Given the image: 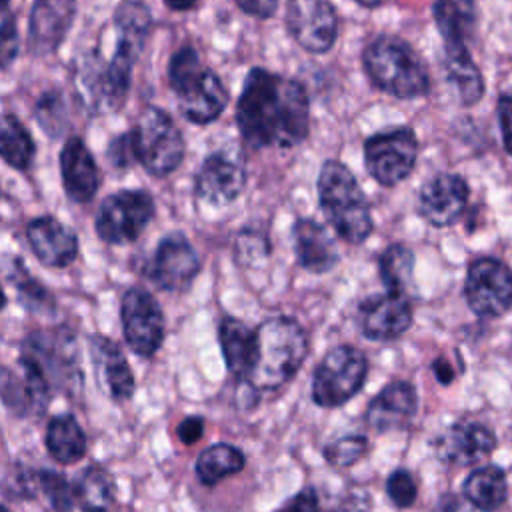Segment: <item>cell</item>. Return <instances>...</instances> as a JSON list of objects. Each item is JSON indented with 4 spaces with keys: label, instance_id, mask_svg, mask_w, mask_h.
<instances>
[{
    "label": "cell",
    "instance_id": "603a6c76",
    "mask_svg": "<svg viewBox=\"0 0 512 512\" xmlns=\"http://www.w3.org/2000/svg\"><path fill=\"white\" fill-rule=\"evenodd\" d=\"M494 442L496 438L488 426L480 422H458L436 440V454L450 466H468L488 456Z\"/></svg>",
    "mask_w": 512,
    "mask_h": 512
},
{
    "label": "cell",
    "instance_id": "8d00e7d4",
    "mask_svg": "<svg viewBox=\"0 0 512 512\" xmlns=\"http://www.w3.org/2000/svg\"><path fill=\"white\" fill-rule=\"evenodd\" d=\"M324 458L336 468H350L370 452V442L362 434L338 436L324 446Z\"/></svg>",
    "mask_w": 512,
    "mask_h": 512
},
{
    "label": "cell",
    "instance_id": "f5cc1de1",
    "mask_svg": "<svg viewBox=\"0 0 512 512\" xmlns=\"http://www.w3.org/2000/svg\"><path fill=\"white\" fill-rule=\"evenodd\" d=\"M360 6H366V8H374V6H378V4H382L384 0H356Z\"/></svg>",
    "mask_w": 512,
    "mask_h": 512
},
{
    "label": "cell",
    "instance_id": "277c9868",
    "mask_svg": "<svg viewBox=\"0 0 512 512\" xmlns=\"http://www.w3.org/2000/svg\"><path fill=\"white\" fill-rule=\"evenodd\" d=\"M318 204L336 236L348 244H362L374 230L370 204L356 180L340 160H326L316 180Z\"/></svg>",
    "mask_w": 512,
    "mask_h": 512
},
{
    "label": "cell",
    "instance_id": "6da1fadb",
    "mask_svg": "<svg viewBox=\"0 0 512 512\" xmlns=\"http://www.w3.org/2000/svg\"><path fill=\"white\" fill-rule=\"evenodd\" d=\"M236 122L252 148H292L308 136V96L300 82L264 68L246 74Z\"/></svg>",
    "mask_w": 512,
    "mask_h": 512
},
{
    "label": "cell",
    "instance_id": "ba28073f",
    "mask_svg": "<svg viewBox=\"0 0 512 512\" xmlns=\"http://www.w3.org/2000/svg\"><path fill=\"white\" fill-rule=\"evenodd\" d=\"M134 160L152 176H168L184 158V138L168 112L146 106L128 132Z\"/></svg>",
    "mask_w": 512,
    "mask_h": 512
},
{
    "label": "cell",
    "instance_id": "ffe728a7",
    "mask_svg": "<svg viewBox=\"0 0 512 512\" xmlns=\"http://www.w3.org/2000/svg\"><path fill=\"white\" fill-rule=\"evenodd\" d=\"M26 240L34 256L50 268H66L78 256L74 230L54 216H38L26 226Z\"/></svg>",
    "mask_w": 512,
    "mask_h": 512
},
{
    "label": "cell",
    "instance_id": "74e56055",
    "mask_svg": "<svg viewBox=\"0 0 512 512\" xmlns=\"http://www.w3.org/2000/svg\"><path fill=\"white\" fill-rule=\"evenodd\" d=\"M38 480V488L44 492V496L48 498V502L56 508V510H70L76 504L74 498V486L68 484V480L56 472V470H40L36 474Z\"/></svg>",
    "mask_w": 512,
    "mask_h": 512
},
{
    "label": "cell",
    "instance_id": "3957f363",
    "mask_svg": "<svg viewBox=\"0 0 512 512\" xmlns=\"http://www.w3.org/2000/svg\"><path fill=\"white\" fill-rule=\"evenodd\" d=\"M254 368L244 380L254 392L278 390L290 382L308 356V336L290 316H270L258 328Z\"/></svg>",
    "mask_w": 512,
    "mask_h": 512
},
{
    "label": "cell",
    "instance_id": "8992f818",
    "mask_svg": "<svg viewBox=\"0 0 512 512\" xmlns=\"http://www.w3.org/2000/svg\"><path fill=\"white\" fill-rule=\"evenodd\" d=\"M370 82L396 98H418L430 88V76L418 54L398 36H378L364 50Z\"/></svg>",
    "mask_w": 512,
    "mask_h": 512
},
{
    "label": "cell",
    "instance_id": "f546056e",
    "mask_svg": "<svg viewBox=\"0 0 512 512\" xmlns=\"http://www.w3.org/2000/svg\"><path fill=\"white\" fill-rule=\"evenodd\" d=\"M246 466V456L240 448L226 444V442H218L208 446L198 458H196V478L202 486H216L220 484L224 478H230L238 472H242Z\"/></svg>",
    "mask_w": 512,
    "mask_h": 512
},
{
    "label": "cell",
    "instance_id": "8fae6325",
    "mask_svg": "<svg viewBox=\"0 0 512 512\" xmlns=\"http://www.w3.org/2000/svg\"><path fill=\"white\" fill-rule=\"evenodd\" d=\"M418 158L416 134L402 126L378 132L364 142V166L380 186H396L410 176Z\"/></svg>",
    "mask_w": 512,
    "mask_h": 512
},
{
    "label": "cell",
    "instance_id": "484cf974",
    "mask_svg": "<svg viewBox=\"0 0 512 512\" xmlns=\"http://www.w3.org/2000/svg\"><path fill=\"white\" fill-rule=\"evenodd\" d=\"M218 342L228 372L238 380H248L258 352V334L234 316H224L218 324Z\"/></svg>",
    "mask_w": 512,
    "mask_h": 512
},
{
    "label": "cell",
    "instance_id": "db71d44e",
    "mask_svg": "<svg viewBox=\"0 0 512 512\" xmlns=\"http://www.w3.org/2000/svg\"><path fill=\"white\" fill-rule=\"evenodd\" d=\"M8 2H10V0H2V6H4V8H8Z\"/></svg>",
    "mask_w": 512,
    "mask_h": 512
},
{
    "label": "cell",
    "instance_id": "836d02e7",
    "mask_svg": "<svg viewBox=\"0 0 512 512\" xmlns=\"http://www.w3.org/2000/svg\"><path fill=\"white\" fill-rule=\"evenodd\" d=\"M2 158L16 170H26L34 158L36 146L26 126L10 112L2 116Z\"/></svg>",
    "mask_w": 512,
    "mask_h": 512
},
{
    "label": "cell",
    "instance_id": "f6af8a7d",
    "mask_svg": "<svg viewBox=\"0 0 512 512\" xmlns=\"http://www.w3.org/2000/svg\"><path fill=\"white\" fill-rule=\"evenodd\" d=\"M178 438L182 440V444H194L202 438L204 434V420L200 416H186L178 428H176Z\"/></svg>",
    "mask_w": 512,
    "mask_h": 512
},
{
    "label": "cell",
    "instance_id": "7c38bea8",
    "mask_svg": "<svg viewBox=\"0 0 512 512\" xmlns=\"http://www.w3.org/2000/svg\"><path fill=\"white\" fill-rule=\"evenodd\" d=\"M120 320L124 340L134 354L152 358L160 350L166 322L158 300L146 288L132 286L124 292L120 304Z\"/></svg>",
    "mask_w": 512,
    "mask_h": 512
},
{
    "label": "cell",
    "instance_id": "7a4b0ae2",
    "mask_svg": "<svg viewBox=\"0 0 512 512\" xmlns=\"http://www.w3.org/2000/svg\"><path fill=\"white\" fill-rule=\"evenodd\" d=\"M152 26V16L146 4L138 0H124L114 12V54L100 62H86L82 68V82L90 92L96 110L114 112L124 104L130 88L132 68L144 48Z\"/></svg>",
    "mask_w": 512,
    "mask_h": 512
},
{
    "label": "cell",
    "instance_id": "b9f144b4",
    "mask_svg": "<svg viewBox=\"0 0 512 512\" xmlns=\"http://www.w3.org/2000/svg\"><path fill=\"white\" fill-rule=\"evenodd\" d=\"M0 52H2V66L6 68L18 54V30H16V22L14 16L8 12V8H4V16H2V28H0Z\"/></svg>",
    "mask_w": 512,
    "mask_h": 512
},
{
    "label": "cell",
    "instance_id": "c3c4849f",
    "mask_svg": "<svg viewBox=\"0 0 512 512\" xmlns=\"http://www.w3.org/2000/svg\"><path fill=\"white\" fill-rule=\"evenodd\" d=\"M436 512H474L468 500H462L456 494H444L438 502Z\"/></svg>",
    "mask_w": 512,
    "mask_h": 512
},
{
    "label": "cell",
    "instance_id": "30bf717a",
    "mask_svg": "<svg viewBox=\"0 0 512 512\" xmlns=\"http://www.w3.org/2000/svg\"><path fill=\"white\" fill-rule=\"evenodd\" d=\"M154 198L146 190H118L106 196L96 212L94 228L102 242L112 246L140 238L154 218Z\"/></svg>",
    "mask_w": 512,
    "mask_h": 512
},
{
    "label": "cell",
    "instance_id": "e0dca14e",
    "mask_svg": "<svg viewBox=\"0 0 512 512\" xmlns=\"http://www.w3.org/2000/svg\"><path fill=\"white\" fill-rule=\"evenodd\" d=\"M412 324V304L406 294L390 292L368 296L358 308V326L372 342L398 340Z\"/></svg>",
    "mask_w": 512,
    "mask_h": 512
},
{
    "label": "cell",
    "instance_id": "44dd1931",
    "mask_svg": "<svg viewBox=\"0 0 512 512\" xmlns=\"http://www.w3.org/2000/svg\"><path fill=\"white\" fill-rule=\"evenodd\" d=\"M60 176L66 196L76 204L90 202L102 182L100 168L82 138L72 136L60 150Z\"/></svg>",
    "mask_w": 512,
    "mask_h": 512
},
{
    "label": "cell",
    "instance_id": "ee69618b",
    "mask_svg": "<svg viewBox=\"0 0 512 512\" xmlns=\"http://www.w3.org/2000/svg\"><path fill=\"white\" fill-rule=\"evenodd\" d=\"M498 118L506 150L512 154V92L504 94L498 102Z\"/></svg>",
    "mask_w": 512,
    "mask_h": 512
},
{
    "label": "cell",
    "instance_id": "4dcf8cb0",
    "mask_svg": "<svg viewBox=\"0 0 512 512\" xmlns=\"http://www.w3.org/2000/svg\"><path fill=\"white\" fill-rule=\"evenodd\" d=\"M76 506L84 512H110L116 502V486L102 466H88L74 482Z\"/></svg>",
    "mask_w": 512,
    "mask_h": 512
},
{
    "label": "cell",
    "instance_id": "681fc988",
    "mask_svg": "<svg viewBox=\"0 0 512 512\" xmlns=\"http://www.w3.org/2000/svg\"><path fill=\"white\" fill-rule=\"evenodd\" d=\"M342 512H370V494L362 490L350 492L342 504Z\"/></svg>",
    "mask_w": 512,
    "mask_h": 512
},
{
    "label": "cell",
    "instance_id": "9c48e42d",
    "mask_svg": "<svg viewBox=\"0 0 512 512\" xmlns=\"http://www.w3.org/2000/svg\"><path fill=\"white\" fill-rule=\"evenodd\" d=\"M368 376L366 354L350 344L326 352L312 376V400L320 408H340L352 400Z\"/></svg>",
    "mask_w": 512,
    "mask_h": 512
},
{
    "label": "cell",
    "instance_id": "d6986e66",
    "mask_svg": "<svg viewBox=\"0 0 512 512\" xmlns=\"http://www.w3.org/2000/svg\"><path fill=\"white\" fill-rule=\"evenodd\" d=\"M76 14V0H34L28 20V44L38 56L52 54L64 40Z\"/></svg>",
    "mask_w": 512,
    "mask_h": 512
},
{
    "label": "cell",
    "instance_id": "60d3db41",
    "mask_svg": "<svg viewBox=\"0 0 512 512\" xmlns=\"http://www.w3.org/2000/svg\"><path fill=\"white\" fill-rule=\"evenodd\" d=\"M234 252H236L238 262H242L244 266H252L254 262H258L270 254V246L262 234L252 232V230H242L236 238Z\"/></svg>",
    "mask_w": 512,
    "mask_h": 512
},
{
    "label": "cell",
    "instance_id": "7bdbcfd3",
    "mask_svg": "<svg viewBox=\"0 0 512 512\" xmlns=\"http://www.w3.org/2000/svg\"><path fill=\"white\" fill-rule=\"evenodd\" d=\"M274 512H320L318 492L312 486H306L282 502Z\"/></svg>",
    "mask_w": 512,
    "mask_h": 512
},
{
    "label": "cell",
    "instance_id": "5b68a950",
    "mask_svg": "<svg viewBox=\"0 0 512 512\" xmlns=\"http://www.w3.org/2000/svg\"><path fill=\"white\" fill-rule=\"evenodd\" d=\"M168 80L186 120L210 124L224 112L228 92L218 74L202 64L196 48L182 46L172 54Z\"/></svg>",
    "mask_w": 512,
    "mask_h": 512
},
{
    "label": "cell",
    "instance_id": "d590c367",
    "mask_svg": "<svg viewBox=\"0 0 512 512\" xmlns=\"http://www.w3.org/2000/svg\"><path fill=\"white\" fill-rule=\"evenodd\" d=\"M8 280L18 290V298L28 310H44V312L54 310L56 302H54L52 292L46 286H42L34 276H30L26 272L20 258L12 260Z\"/></svg>",
    "mask_w": 512,
    "mask_h": 512
},
{
    "label": "cell",
    "instance_id": "4316f807",
    "mask_svg": "<svg viewBox=\"0 0 512 512\" xmlns=\"http://www.w3.org/2000/svg\"><path fill=\"white\" fill-rule=\"evenodd\" d=\"M18 368H20L18 374H12L10 368H4V376H2L4 404L20 416L40 412L50 396L48 386L22 364H18Z\"/></svg>",
    "mask_w": 512,
    "mask_h": 512
},
{
    "label": "cell",
    "instance_id": "1f68e13d",
    "mask_svg": "<svg viewBox=\"0 0 512 512\" xmlns=\"http://www.w3.org/2000/svg\"><path fill=\"white\" fill-rule=\"evenodd\" d=\"M466 500L482 512L498 510L506 500V476L496 466H484L474 470L464 480Z\"/></svg>",
    "mask_w": 512,
    "mask_h": 512
},
{
    "label": "cell",
    "instance_id": "5bb4252c",
    "mask_svg": "<svg viewBox=\"0 0 512 512\" xmlns=\"http://www.w3.org/2000/svg\"><path fill=\"white\" fill-rule=\"evenodd\" d=\"M464 296L478 316H500L512 306V270L496 258H478L470 264Z\"/></svg>",
    "mask_w": 512,
    "mask_h": 512
},
{
    "label": "cell",
    "instance_id": "d6a6232c",
    "mask_svg": "<svg viewBox=\"0 0 512 512\" xmlns=\"http://www.w3.org/2000/svg\"><path fill=\"white\" fill-rule=\"evenodd\" d=\"M444 68L448 82L454 86L464 104H474L482 96V76L474 66L468 50H446Z\"/></svg>",
    "mask_w": 512,
    "mask_h": 512
},
{
    "label": "cell",
    "instance_id": "ab89813d",
    "mask_svg": "<svg viewBox=\"0 0 512 512\" xmlns=\"http://www.w3.org/2000/svg\"><path fill=\"white\" fill-rule=\"evenodd\" d=\"M386 494L396 508H410L418 498V484L410 470L396 468L386 480Z\"/></svg>",
    "mask_w": 512,
    "mask_h": 512
},
{
    "label": "cell",
    "instance_id": "52a82bcc",
    "mask_svg": "<svg viewBox=\"0 0 512 512\" xmlns=\"http://www.w3.org/2000/svg\"><path fill=\"white\" fill-rule=\"evenodd\" d=\"M18 364L34 372L50 392L70 394L82 386L76 338L64 326L30 332L20 344Z\"/></svg>",
    "mask_w": 512,
    "mask_h": 512
},
{
    "label": "cell",
    "instance_id": "f907efd6",
    "mask_svg": "<svg viewBox=\"0 0 512 512\" xmlns=\"http://www.w3.org/2000/svg\"><path fill=\"white\" fill-rule=\"evenodd\" d=\"M434 374H436V378H438L442 384H450L452 378H454L452 366H450L446 360H440V358L434 362Z\"/></svg>",
    "mask_w": 512,
    "mask_h": 512
},
{
    "label": "cell",
    "instance_id": "11a10c76",
    "mask_svg": "<svg viewBox=\"0 0 512 512\" xmlns=\"http://www.w3.org/2000/svg\"><path fill=\"white\" fill-rule=\"evenodd\" d=\"M2 512H10V510H8V508H6V506H2Z\"/></svg>",
    "mask_w": 512,
    "mask_h": 512
},
{
    "label": "cell",
    "instance_id": "cb8c5ba5",
    "mask_svg": "<svg viewBox=\"0 0 512 512\" xmlns=\"http://www.w3.org/2000/svg\"><path fill=\"white\" fill-rule=\"evenodd\" d=\"M90 354L98 374V384L116 402L128 400L134 394L136 380L120 346L106 336L90 338Z\"/></svg>",
    "mask_w": 512,
    "mask_h": 512
},
{
    "label": "cell",
    "instance_id": "e575fe53",
    "mask_svg": "<svg viewBox=\"0 0 512 512\" xmlns=\"http://www.w3.org/2000/svg\"><path fill=\"white\" fill-rule=\"evenodd\" d=\"M378 274L390 292L406 294L414 276V254L404 244H390L378 258Z\"/></svg>",
    "mask_w": 512,
    "mask_h": 512
},
{
    "label": "cell",
    "instance_id": "d4e9b609",
    "mask_svg": "<svg viewBox=\"0 0 512 512\" xmlns=\"http://www.w3.org/2000/svg\"><path fill=\"white\" fill-rule=\"evenodd\" d=\"M292 240L298 264L312 274L330 272L340 260L334 238L326 226L312 218H298L294 222Z\"/></svg>",
    "mask_w": 512,
    "mask_h": 512
},
{
    "label": "cell",
    "instance_id": "f35d334b",
    "mask_svg": "<svg viewBox=\"0 0 512 512\" xmlns=\"http://www.w3.org/2000/svg\"><path fill=\"white\" fill-rule=\"evenodd\" d=\"M64 112L66 106L58 92L44 94L36 106V118L42 130L50 136H58L64 130Z\"/></svg>",
    "mask_w": 512,
    "mask_h": 512
},
{
    "label": "cell",
    "instance_id": "7dc6e473",
    "mask_svg": "<svg viewBox=\"0 0 512 512\" xmlns=\"http://www.w3.org/2000/svg\"><path fill=\"white\" fill-rule=\"evenodd\" d=\"M242 12L256 16V18H268L276 12L278 0H236Z\"/></svg>",
    "mask_w": 512,
    "mask_h": 512
},
{
    "label": "cell",
    "instance_id": "f1b7e54d",
    "mask_svg": "<svg viewBox=\"0 0 512 512\" xmlns=\"http://www.w3.org/2000/svg\"><path fill=\"white\" fill-rule=\"evenodd\" d=\"M434 20L446 50H466V40L476 24L474 0H436Z\"/></svg>",
    "mask_w": 512,
    "mask_h": 512
},
{
    "label": "cell",
    "instance_id": "7402d4cb",
    "mask_svg": "<svg viewBox=\"0 0 512 512\" xmlns=\"http://www.w3.org/2000/svg\"><path fill=\"white\" fill-rule=\"evenodd\" d=\"M418 408V396L410 382H388L368 404L364 422L374 432H390L408 426Z\"/></svg>",
    "mask_w": 512,
    "mask_h": 512
},
{
    "label": "cell",
    "instance_id": "bcb514c9",
    "mask_svg": "<svg viewBox=\"0 0 512 512\" xmlns=\"http://www.w3.org/2000/svg\"><path fill=\"white\" fill-rule=\"evenodd\" d=\"M108 156H110V162H114L116 166H128L134 158V152H132V142H130V134H122L118 136L112 144H110V150H108Z\"/></svg>",
    "mask_w": 512,
    "mask_h": 512
},
{
    "label": "cell",
    "instance_id": "816d5d0a",
    "mask_svg": "<svg viewBox=\"0 0 512 512\" xmlns=\"http://www.w3.org/2000/svg\"><path fill=\"white\" fill-rule=\"evenodd\" d=\"M164 4H166L170 10L186 12V10H190V8L196 4V0H164Z\"/></svg>",
    "mask_w": 512,
    "mask_h": 512
},
{
    "label": "cell",
    "instance_id": "83f0119b",
    "mask_svg": "<svg viewBox=\"0 0 512 512\" xmlns=\"http://www.w3.org/2000/svg\"><path fill=\"white\" fill-rule=\"evenodd\" d=\"M44 446L48 454L60 464H76L86 456L88 440L72 414L52 416L46 424Z\"/></svg>",
    "mask_w": 512,
    "mask_h": 512
},
{
    "label": "cell",
    "instance_id": "9a60e30c",
    "mask_svg": "<svg viewBox=\"0 0 512 512\" xmlns=\"http://www.w3.org/2000/svg\"><path fill=\"white\" fill-rule=\"evenodd\" d=\"M200 272V258L182 232L166 234L150 260L148 278L164 292H184Z\"/></svg>",
    "mask_w": 512,
    "mask_h": 512
},
{
    "label": "cell",
    "instance_id": "4fadbf2b",
    "mask_svg": "<svg viewBox=\"0 0 512 512\" xmlns=\"http://www.w3.org/2000/svg\"><path fill=\"white\" fill-rule=\"evenodd\" d=\"M246 184V168L242 154L234 148H220L208 154L196 172L194 194L208 206L232 204Z\"/></svg>",
    "mask_w": 512,
    "mask_h": 512
},
{
    "label": "cell",
    "instance_id": "2e32d148",
    "mask_svg": "<svg viewBox=\"0 0 512 512\" xmlns=\"http://www.w3.org/2000/svg\"><path fill=\"white\" fill-rule=\"evenodd\" d=\"M286 26L308 52H328L338 36V18L330 0H288Z\"/></svg>",
    "mask_w": 512,
    "mask_h": 512
},
{
    "label": "cell",
    "instance_id": "ac0fdd59",
    "mask_svg": "<svg viewBox=\"0 0 512 512\" xmlns=\"http://www.w3.org/2000/svg\"><path fill=\"white\" fill-rule=\"evenodd\" d=\"M468 202V186L458 174H438L430 178L418 194L420 216L438 228L454 224Z\"/></svg>",
    "mask_w": 512,
    "mask_h": 512
}]
</instances>
